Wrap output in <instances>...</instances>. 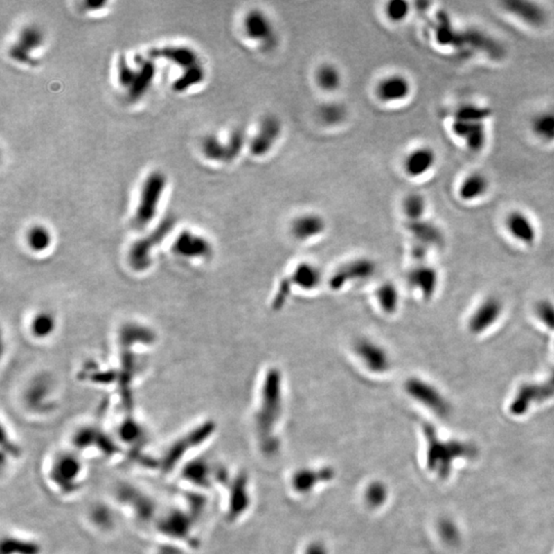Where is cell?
Segmentation results:
<instances>
[{"mask_svg": "<svg viewBox=\"0 0 554 554\" xmlns=\"http://www.w3.org/2000/svg\"><path fill=\"white\" fill-rule=\"evenodd\" d=\"M46 467V481L59 495H75L84 485L85 465L78 452H57Z\"/></svg>", "mask_w": 554, "mask_h": 554, "instance_id": "cell-1", "label": "cell"}, {"mask_svg": "<svg viewBox=\"0 0 554 554\" xmlns=\"http://www.w3.org/2000/svg\"><path fill=\"white\" fill-rule=\"evenodd\" d=\"M261 396V406L257 416L258 431L263 449L267 453H274L278 445L274 434V426L280 418L283 406L281 377L277 370H271L266 376Z\"/></svg>", "mask_w": 554, "mask_h": 554, "instance_id": "cell-2", "label": "cell"}, {"mask_svg": "<svg viewBox=\"0 0 554 554\" xmlns=\"http://www.w3.org/2000/svg\"><path fill=\"white\" fill-rule=\"evenodd\" d=\"M424 434L428 440L427 463L430 470L442 479H447L452 470V464L457 458H472L476 455L473 445L461 442H443L436 430L429 424L424 425Z\"/></svg>", "mask_w": 554, "mask_h": 554, "instance_id": "cell-3", "label": "cell"}, {"mask_svg": "<svg viewBox=\"0 0 554 554\" xmlns=\"http://www.w3.org/2000/svg\"><path fill=\"white\" fill-rule=\"evenodd\" d=\"M242 32L247 39L263 52H271L278 46V32L271 17L259 8L248 10L242 19Z\"/></svg>", "mask_w": 554, "mask_h": 554, "instance_id": "cell-4", "label": "cell"}, {"mask_svg": "<svg viewBox=\"0 0 554 554\" xmlns=\"http://www.w3.org/2000/svg\"><path fill=\"white\" fill-rule=\"evenodd\" d=\"M283 120L278 115L268 113L260 118L253 135L249 136L248 149L251 157L264 159L268 157L283 137Z\"/></svg>", "mask_w": 554, "mask_h": 554, "instance_id": "cell-5", "label": "cell"}, {"mask_svg": "<svg viewBox=\"0 0 554 554\" xmlns=\"http://www.w3.org/2000/svg\"><path fill=\"white\" fill-rule=\"evenodd\" d=\"M554 397V368L542 382H526L517 389L509 410L511 414L521 416L533 404H541Z\"/></svg>", "mask_w": 554, "mask_h": 554, "instance_id": "cell-6", "label": "cell"}, {"mask_svg": "<svg viewBox=\"0 0 554 554\" xmlns=\"http://www.w3.org/2000/svg\"><path fill=\"white\" fill-rule=\"evenodd\" d=\"M166 179L161 172H153L143 183L140 202L137 210L138 224H147L152 220L159 208L161 196L165 193Z\"/></svg>", "mask_w": 554, "mask_h": 554, "instance_id": "cell-7", "label": "cell"}, {"mask_svg": "<svg viewBox=\"0 0 554 554\" xmlns=\"http://www.w3.org/2000/svg\"><path fill=\"white\" fill-rule=\"evenodd\" d=\"M406 390L409 395L438 417L447 418L451 414V406L447 398L431 383L420 378H411L406 381Z\"/></svg>", "mask_w": 554, "mask_h": 554, "instance_id": "cell-8", "label": "cell"}, {"mask_svg": "<svg viewBox=\"0 0 554 554\" xmlns=\"http://www.w3.org/2000/svg\"><path fill=\"white\" fill-rule=\"evenodd\" d=\"M410 78L402 73H389L383 76L375 85V97L384 105L402 103L412 95Z\"/></svg>", "mask_w": 554, "mask_h": 554, "instance_id": "cell-9", "label": "cell"}, {"mask_svg": "<svg viewBox=\"0 0 554 554\" xmlns=\"http://www.w3.org/2000/svg\"><path fill=\"white\" fill-rule=\"evenodd\" d=\"M436 161L438 155L432 147H416L404 157L402 170L410 179L421 178L434 170Z\"/></svg>", "mask_w": 554, "mask_h": 554, "instance_id": "cell-10", "label": "cell"}, {"mask_svg": "<svg viewBox=\"0 0 554 554\" xmlns=\"http://www.w3.org/2000/svg\"><path fill=\"white\" fill-rule=\"evenodd\" d=\"M503 312V303L495 296L483 300L475 309L468 321L470 331L474 334H483L497 323Z\"/></svg>", "mask_w": 554, "mask_h": 554, "instance_id": "cell-11", "label": "cell"}, {"mask_svg": "<svg viewBox=\"0 0 554 554\" xmlns=\"http://www.w3.org/2000/svg\"><path fill=\"white\" fill-rule=\"evenodd\" d=\"M355 355L368 370L377 374H383L389 370V355L386 350L377 343L362 339L355 343Z\"/></svg>", "mask_w": 554, "mask_h": 554, "instance_id": "cell-12", "label": "cell"}, {"mask_svg": "<svg viewBox=\"0 0 554 554\" xmlns=\"http://www.w3.org/2000/svg\"><path fill=\"white\" fill-rule=\"evenodd\" d=\"M327 228V222L319 213L308 212L295 217L289 230L292 235L300 242H308L319 238Z\"/></svg>", "mask_w": 554, "mask_h": 554, "instance_id": "cell-13", "label": "cell"}, {"mask_svg": "<svg viewBox=\"0 0 554 554\" xmlns=\"http://www.w3.org/2000/svg\"><path fill=\"white\" fill-rule=\"evenodd\" d=\"M452 131L456 137L462 138L472 152H481L487 143V129L485 123H466L453 120Z\"/></svg>", "mask_w": 554, "mask_h": 554, "instance_id": "cell-14", "label": "cell"}, {"mask_svg": "<svg viewBox=\"0 0 554 554\" xmlns=\"http://www.w3.org/2000/svg\"><path fill=\"white\" fill-rule=\"evenodd\" d=\"M503 4L507 12H510L515 18L519 19L530 26L541 27L546 22V12L536 2L526 1H526L508 0Z\"/></svg>", "mask_w": 554, "mask_h": 554, "instance_id": "cell-15", "label": "cell"}, {"mask_svg": "<svg viewBox=\"0 0 554 554\" xmlns=\"http://www.w3.org/2000/svg\"><path fill=\"white\" fill-rule=\"evenodd\" d=\"M507 231L521 244H534L537 230L530 217L521 211H512L505 218Z\"/></svg>", "mask_w": 554, "mask_h": 554, "instance_id": "cell-16", "label": "cell"}, {"mask_svg": "<svg viewBox=\"0 0 554 554\" xmlns=\"http://www.w3.org/2000/svg\"><path fill=\"white\" fill-rule=\"evenodd\" d=\"M313 80L319 91L332 95L340 91L344 82V75L338 65L325 62L317 66L313 74Z\"/></svg>", "mask_w": 554, "mask_h": 554, "instance_id": "cell-17", "label": "cell"}, {"mask_svg": "<svg viewBox=\"0 0 554 554\" xmlns=\"http://www.w3.org/2000/svg\"><path fill=\"white\" fill-rule=\"evenodd\" d=\"M408 279L411 287L418 289L424 299L434 297L438 285V274L434 268L419 265L410 272Z\"/></svg>", "mask_w": 554, "mask_h": 554, "instance_id": "cell-18", "label": "cell"}, {"mask_svg": "<svg viewBox=\"0 0 554 554\" xmlns=\"http://www.w3.org/2000/svg\"><path fill=\"white\" fill-rule=\"evenodd\" d=\"M409 232L415 238V244H422L426 248L440 247L443 244V234L440 228L430 221L420 220L408 222Z\"/></svg>", "mask_w": 554, "mask_h": 554, "instance_id": "cell-19", "label": "cell"}, {"mask_svg": "<svg viewBox=\"0 0 554 554\" xmlns=\"http://www.w3.org/2000/svg\"><path fill=\"white\" fill-rule=\"evenodd\" d=\"M157 55L168 60V62L182 68L183 70L188 69V68L200 64L199 57L195 51L188 46H165L161 50L153 51L152 57H157Z\"/></svg>", "mask_w": 554, "mask_h": 554, "instance_id": "cell-20", "label": "cell"}, {"mask_svg": "<svg viewBox=\"0 0 554 554\" xmlns=\"http://www.w3.org/2000/svg\"><path fill=\"white\" fill-rule=\"evenodd\" d=\"M487 177L481 172H472L463 179L459 186V196L464 202H473L483 197L489 191Z\"/></svg>", "mask_w": 554, "mask_h": 554, "instance_id": "cell-21", "label": "cell"}, {"mask_svg": "<svg viewBox=\"0 0 554 554\" xmlns=\"http://www.w3.org/2000/svg\"><path fill=\"white\" fill-rule=\"evenodd\" d=\"M157 68L152 60H146L140 64V68L137 70V75L133 84L129 89V98L133 101L141 99L145 93L150 89L153 80H154Z\"/></svg>", "mask_w": 554, "mask_h": 554, "instance_id": "cell-22", "label": "cell"}, {"mask_svg": "<svg viewBox=\"0 0 554 554\" xmlns=\"http://www.w3.org/2000/svg\"><path fill=\"white\" fill-rule=\"evenodd\" d=\"M316 116L319 123L325 127H336L345 123L348 116V110L341 102L328 101L317 108Z\"/></svg>", "mask_w": 554, "mask_h": 554, "instance_id": "cell-23", "label": "cell"}, {"mask_svg": "<svg viewBox=\"0 0 554 554\" xmlns=\"http://www.w3.org/2000/svg\"><path fill=\"white\" fill-rule=\"evenodd\" d=\"M87 519L91 526L101 532H110L116 526L114 509L104 503H98L89 508Z\"/></svg>", "mask_w": 554, "mask_h": 554, "instance_id": "cell-24", "label": "cell"}, {"mask_svg": "<svg viewBox=\"0 0 554 554\" xmlns=\"http://www.w3.org/2000/svg\"><path fill=\"white\" fill-rule=\"evenodd\" d=\"M373 271H374V268L368 262L359 261L348 264L341 268L332 277V287L334 289L337 287L339 289L343 283H347L348 280H357L355 278H364V277L370 276Z\"/></svg>", "mask_w": 554, "mask_h": 554, "instance_id": "cell-25", "label": "cell"}, {"mask_svg": "<svg viewBox=\"0 0 554 554\" xmlns=\"http://www.w3.org/2000/svg\"><path fill=\"white\" fill-rule=\"evenodd\" d=\"M211 466L204 459L191 460L183 468V477L187 483L200 487H208L211 483Z\"/></svg>", "mask_w": 554, "mask_h": 554, "instance_id": "cell-26", "label": "cell"}, {"mask_svg": "<svg viewBox=\"0 0 554 554\" xmlns=\"http://www.w3.org/2000/svg\"><path fill=\"white\" fill-rule=\"evenodd\" d=\"M530 129L535 137L542 142H554V111H542L535 115L530 121Z\"/></svg>", "mask_w": 554, "mask_h": 554, "instance_id": "cell-27", "label": "cell"}, {"mask_svg": "<svg viewBox=\"0 0 554 554\" xmlns=\"http://www.w3.org/2000/svg\"><path fill=\"white\" fill-rule=\"evenodd\" d=\"M202 151L208 161L227 163L226 142L215 134H211L202 140Z\"/></svg>", "mask_w": 554, "mask_h": 554, "instance_id": "cell-28", "label": "cell"}, {"mask_svg": "<svg viewBox=\"0 0 554 554\" xmlns=\"http://www.w3.org/2000/svg\"><path fill=\"white\" fill-rule=\"evenodd\" d=\"M206 80V70L202 64L183 70V73L172 82V89L176 93H184L187 89L200 84Z\"/></svg>", "mask_w": 554, "mask_h": 554, "instance_id": "cell-29", "label": "cell"}, {"mask_svg": "<svg viewBox=\"0 0 554 554\" xmlns=\"http://www.w3.org/2000/svg\"><path fill=\"white\" fill-rule=\"evenodd\" d=\"M249 136L247 131L242 127H235L230 132L229 136L226 138V148H227V163H233L242 154V151L249 146Z\"/></svg>", "mask_w": 554, "mask_h": 554, "instance_id": "cell-30", "label": "cell"}, {"mask_svg": "<svg viewBox=\"0 0 554 554\" xmlns=\"http://www.w3.org/2000/svg\"><path fill=\"white\" fill-rule=\"evenodd\" d=\"M427 211V200L422 194H408L402 200V212L408 222L423 220Z\"/></svg>", "mask_w": 554, "mask_h": 554, "instance_id": "cell-31", "label": "cell"}, {"mask_svg": "<svg viewBox=\"0 0 554 554\" xmlns=\"http://www.w3.org/2000/svg\"><path fill=\"white\" fill-rule=\"evenodd\" d=\"M40 549L39 545L34 541L12 535L8 536L2 544L3 554H40Z\"/></svg>", "mask_w": 554, "mask_h": 554, "instance_id": "cell-32", "label": "cell"}, {"mask_svg": "<svg viewBox=\"0 0 554 554\" xmlns=\"http://www.w3.org/2000/svg\"><path fill=\"white\" fill-rule=\"evenodd\" d=\"M492 116V110L483 106L463 105L456 110L454 120L466 121V123H485Z\"/></svg>", "mask_w": 554, "mask_h": 554, "instance_id": "cell-33", "label": "cell"}, {"mask_svg": "<svg viewBox=\"0 0 554 554\" xmlns=\"http://www.w3.org/2000/svg\"><path fill=\"white\" fill-rule=\"evenodd\" d=\"M385 17L393 24H400L409 18L411 4L406 0H391L385 4Z\"/></svg>", "mask_w": 554, "mask_h": 554, "instance_id": "cell-34", "label": "cell"}, {"mask_svg": "<svg viewBox=\"0 0 554 554\" xmlns=\"http://www.w3.org/2000/svg\"><path fill=\"white\" fill-rule=\"evenodd\" d=\"M44 40V34L40 31L39 28L27 26L23 28L22 31L20 32L18 44L31 54L33 51H36L42 46Z\"/></svg>", "mask_w": 554, "mask_h": 554, "instance_id": "cell-35", "label": "cell"}, {"mask_svg": "<svg viewBox=\"0 0 554 554\" xmlns=\"http://www.w3.org/2000/svg\"><path fill=\"white\" fill-rule=\"evenodd\" d=\"M294 279L302 289H313L321 280V274L314 266L304 264L295 270Z\"/></svg>", "mask_w": 554, "mask_h": 554, "instance_id": "cell-36", "label": "cell"}, {"mask_svg": "<svg viewBox=\"0 0 554 554\" xmlns=\"http://www.w3.org/2000/svg\"><path fill=\"white\" fill-rule=\"evenodd\" d=\"M377 297H378L381 308L387 313H393V311L397 308L400 297H398L397 289L394 285L387 283L381 287V289L377 292Z\"/></svg>", "mask_w": 554, "mask_h": 554, "instance_id": "cell-37", "label": "cell"}, {"mask_svg": "<svg viewBox=\"0 0 554 554\" xmlns=\"http://www.w3.org/2000/svg\"><path fill=\"white\" fill-rule=\"evenodd\" d=\"M537 319L551 331L554 332V303L551 300H540L535 305Z\"/></svg>", "mask_w": 554, "mask_h": 554, "instance_id": "cell-38", "label": "cell"}, {"mask_svg": "<svg viewBox=\"0 0 554 554\" xmlns=\"http://www.w3.org/2000/svg\"><path fill=\"white\" fill-rule=\"evenodd\" d=\"M117 72H118L119 84L129 89L131 85L133 84L134 80H135L136 75H137V70L133 69L129 66L125 55H121L119 57Z\"/></svg>", "mask_w": 554, "mask_h": 554, "instance_id": "cell-39", "label": "cell"}, {"mask_svg": "<svg viewBox=\"0 0 554 554\" xmlns=\"http://www.w3.org/2000/svg\"><path fill=\"white\" fill-rule=\"evenodd\" d=\"M387 492L381 483H373L366 491V500L372 506H380L386 499Z\"/></svg>", "mask_w": 554, "mask_h": 554, "instance_id": "cell-40", "label": "cell"}, {"mask_svg": "<svg viewBox=\"0 0 554 554\" xmlns=\"http://www.w3.org/2000/svg\"><path fill=\"white\" fill-rule=\"evenodd\" d=\"M10 55L12 60L21 64H26V65H33L34 61L31 57V54L27 52L26 50L19 46L18 44H14L10 48Z\"/></svg>", "mask_w": 554, "mask_h": 554, "instance_id": "cell-41", "label": "cell"}, {"mask_svg": "<svg viewBox=\"0 0 554 554\" xmlns=\"http://www.w3.org/2000/svg\"><path fill=\"white\" fill-rule=\"evenodd\" d=\"M440 534L443 535L445 541L447 543H457L459 540V534L455 525L449 521H445L440 524Z\"/></svg>", "mask_w": 554, "mask_h": 554, "instance_id": "cell-42", "label": "cell"}, {"mask_svg": "<svg viewBox=\"0 0 554 554\" xmlns=\"http://www.w3.org/2000/svg\"><path fill=\"white\" fill-rule=\"evenodd\" d=\"M152 554H184V551L181 549V545L163 541V544L155 548Z\"/></svg>", "mask_w": 554, "mask_h": 554, "instance_id": "cell-43", "label": "cell"}, {"mask_svg": "<svg viewBox=\"0 0 554 554\" xmlns=\"http://www.w3.org/2000/svg\"><path fill=\"white\" fill-rule=\"evenodd\" d=\"M30 240L34 246H44L48 242V235L44 228H34L30 234Z\"/></svg>", "mask_w": 554, "mask_h": 554, "instance_id": "cell-44", "label": "cell"}, {"mask_svg": "<svg viewBox=\"0 0 554 554\" xmlns=\"http://www.w3.org/2000/svg\"><path fill=\"white\" fill-rule=\"evenodd\" d=\"M306 554H328L325 547L321 544H313L307 549Z\"/></svg>", "mask_w": 554, "mask_h": 554, "instance_id": "cell-45", "label": "cell"}, {"mask_svg": "<svg viewBox=\"0 0 554 554\" xmlns=\"http://www.w3.org/2000/svg\"><path fill=\"white\" fill-rule=\"evenodd\" d=\"M105 1H87L85 2V8L89 10H101L103 6H106Z\"/></svg>", "mask_w": 554, "mask_h": 554, "instance_id": "cell-46", "label": "cell"}]
</instances>
